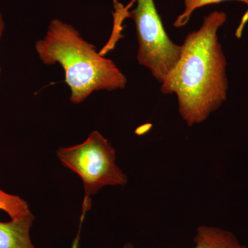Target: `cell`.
I'll list each match as a JSON object with an SVG mask.
<instances>
[{
	"label": "cell",
	"instance_id": "obj_6",
	"mask_svg": "<svg viewBox=\"0 0 248 248\" xmlns=\"http://www.w3.org/2000/svg\"><path fill=\"white\" fill-rule=\"evenodd\" d=\"M194 241V248H247L231 232L215 227H199ZM124 248H135L131 244H127Z\"/></svg>",
	"mask_w": 248,
	"mask_h": 248
},
{
	"label": "cell",
	"instance_id": "obj_5",
	"mask_svg": "<svg viewBox=\"0 0 248 248\" xmlns=\"http://www.w3.org/2000/svg\"><path fill=\"white\" fill-rule=\"evenodd\" d=\"M0 210L10 217L0 221V248H35L30 235L35 217L27 202L0 190Z\"/></svg>",
	"mask_w": 248,
	"mask_h": 248
},
{
	"label": "cell",
	"instance_id": "obj_7",
	"mask_svg": "<svg viewBox=\"0 0 248 248\" xmlns=\"http://www.w3.org/2000/svg\"><path fill=\"white\" fill-rule=\"evenodd\" d=\"M223 1H227V0H184L185 10L184 13L178 16L174 23V27L180 28L186 26L196 9L207 5L218 4ZM236 1H242L248 4V0H236Z\"/></svg>",
	"mask_w": 248,
	"mask_h": 248
},
{
	"label": "cell",
	"instance_id": "obj_2",
	"mask_svg": "<svg viewBox=\"0 0 248 248\" xmlns=\"http://www.w3.org/2000/svg\"><path fill=\"white\" fill-rule=\"evenodd\" d=\"M35 48L44 64H60L63 68L73 104H81L94 92L124 89L128 84L126 77L112 60L97 53L79 31L60 19L50 21Z\"/></svg>",
	"mask_w": 248,
	"mask_h": 248
},
{
	"label": "cell",
	"instance_id": "obj_9",
	"mask_svg": "<svg viewBox=\"0 0 248 248\" xmlns=\"http://www.w3.org/2000/svg\"><path fill=\"white\" fill-rule=\"evenodd\" d=\"M5 29V22L4 17H3L2 14L0 11V41H1V37H2L3 33ZM0 73H1V68H0Z\"/></svg>",
	"mask_w": 248,
	"mask_h": 248
},
{
	"label": "cell",
	"instance_id": "obj_8",
	"mask_svg": "<svg viewBox=\"0 0 248 248\" xmlns=\"http://www.w3.org/2000/svg\"><path fill=\"white\" fill-rule=\"evenodd\" d=\"M91 205L86 202H84L82 203V211H81V217H80L79 228H78V234H77L76 237L73 240L72 243L71 248H79L80 244V235H81V228H82L83 223H84L85 216L86 214L91 208Z\"/></svg>",
	"mask_w": 248,
	"mask_h": 248
},
{
	"label": "cell",
	"instance_id": "obj_4",
	"mask_svg": "<svg viewBox=\"0 0 248 248\" xmlns=\"http://www.w3.org/2000/svg\"><path fill=\"white\" fill-rule=\"evenodd\" d=\"M137 6L127 11L126 17L135 24L138 50L137 59L161 84L177 64L182 45H176L168 35L154 0H136Z\"/></svg>",
	"mask_w": 248,
	"mask_h": 248
},
{
	"label": "cell",
	"instance_id": "obj_3",
	"mask_svg": "<svg viewBox=\"0 0 248 248\" xmlns=\"http://www.w3.org/2000/svg\"><path fill=\"white\" fill-rule=\"evenodd\" d=\"M57 156L62 165L78 174L85 196L91 197L106 186H124L128 177L116 164L115 148L98 131L79 144L61 147Z\"/></svg>",
	"mask_w": 248,
	"mask_h": 248
},
{
	"label": "cell",
	"instance_id": "obj_1",
	"mask_svg": "<svg viewBox=\"0 0 248 248\" xmlns=\"http://www.w3.org/2000/svg\"><path fill=\"white\" fill-rule=\"evenodd\" d=\"M226 20L220 11L205 16L200 29L186 37L179 62L161 84L163 94L177 96L188 126L205 122L226 101L227 60L218 37Z\"/></svg>",
	"mask_w": 248,
	"mask_h": 248
}]
</instances>
